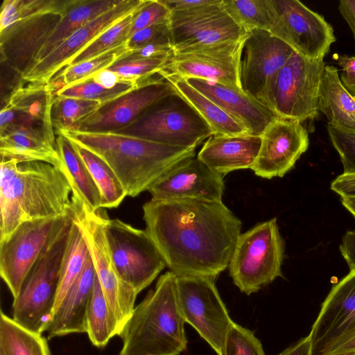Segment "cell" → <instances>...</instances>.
I'll return each mask as SVG.
<instances>
[{"label": "cell", "mask_w": 355, "mask_h": 355, "mask_svg": "<svg viewBox=\"0 0 355 355\" xmlns=\"http://www.w3.org/2000/svg\"><path fill=\"white\" fill-rule=\"evenodd\" d=\"M146 0H123L96 19L74 31L22 76L26 83H49L53 77L105 30L141 8Z\"/></svg>", "instance_id": "d6986e66"}, {"label": "cell", "mask_w": 355, "mask_h": 355, "mask_svg": "<svg viewBox=\"0 0 355 355\" xmlns=\"http://www.w3.org/2000/svg\"><path fill=\"white\" fill-rule=\"evenodd\" d=\"M89 256L88 248L83 235L77 225L72 221L61 264L59 285L53 315L69 288L80 275Z\"/></svg>", "instance_id": "836d02e7"}, {"label": "cell", "mask_w": 355, "mask_h": 355, "mask_svg": "<svg viewBox=\"0 0 355 355\" xmlns=\"http://www.w3.org/2000/svg\"><path fill=\"white\" fill-rule=\"evenodd\" d=\"M141 83L123 81L114 88L109 89L98 85L89 78L80 83L60 89L55 95L94 101L103 104L130 92Z\"/></svg>", "instance_id": "60d3db41"}, {"label": "cell", "mask_w": 355, "mask_h": 355, "mask_svg": "<svg viewBox=\"0 0 355 355\" xmlns=\"http://www.w3.org/2000/svg\"><path fill=\"white\" fill-rule=\"evenodd\" d=\"M331 142L338 152L343 173H355V132L340 130L327 125Z\"/></svg>", "instance_id": "ee69618b"}, {"label": "cell", "mask_w": 355, "mask_h": 355, "mask_svg": "<svg viewBox=\"0 0 355 355\" xmlns=\"http://www.w3.org/2000/svg\"><path fill=\"white\" fill-rule=\"evenodd\" d=\"M177 277L168 271L135 307L119 336V355H179L187 348Z\"/></svg>", "instance_id": "277c9868"}, {"label": "cell", "mask_w": 355, "mask_h": 355, "mask_svg": "<svg viewBox=\"0 0 355 355\" xmlns=\"http://www.w3.org/2000/svg\"><path fill=\"white\" fill-rule=\"evenodd\" d=\"M355 353V330L330 345L322 355H341Z\"/></svg>", "instance_id": "f907efd6"}, {"label": "cell", "mask_w": 355, "mask_h": 355, "mask_svg": "<svg viewBox=\"0 0 355 355\" xmlns=\"http://www.w3.org/2000/svg\"><path fill=\"white\" fill-rule=\"evenodd\" d=\"M89 78L98 85L109 89L114 88L120 83L123 82L115 72L108 69L101 70Z\"/></svg>", "instance_id": "f5cc1de1"}, {"label": "cell", "mask_w": 355, "mask_h": 355, "mask_svg": "<svg viewBox=\"0 0 355 355\" xmlns=\"http://www.w3.org/2000/svg\"><path fill=\"white\" fill-rule=\"evenodd\" d=\"M248 35V32L236 40L173 51L168 64L158 74L214 81L243 92L240 65Z\"/></svg>", "instance_id": "5bb4252c"}, {"label": "cell", "mask_w": 355, "mask_h": 355, "mask_svg": "<svg viewBox=\"0 0 355 355\" xmlns=\"http://www.w3.org/2000/svg\"><path fill=\"white\" fill-rule=\"evenodd\" d=\"M71 197V184L60 168L1 157L0 241L25 222L69 214Z\"/></svg>", "instance_id": "7a4b0ae2"}, {"label": "cell", "mask_w": 355, "mask_h": 355, "mask_svg": "<svg viewBox=\"0 0 355 355\" xmlns=\"http://www.w3.org/2000/svg\"><path fill=\"white\" fill-rule=\"evenodd\" d=\"M261 141L258 135H212L197 157L214 172L225 175L234 171L250 169L258 155Z\"/></svg>", "instance_id": "484cf974"}, {"label": "cell", "mask_w": 355, "mask_h": 355, "mask_svg": "<svg viewBox=\"0 0 355 355\" xmlns=\"http://www.w3.org/2000/svg\"><path fill=\"white\" fill-rule=\"evenodd\" d=\"M57 132L104 160L131 197L148 191L171 168L196 155V147L168 146L116 132Z\"/></svg>", "instance_id": "3957f363"}, {"label": "cell", "mask_w": 355, "mask_h": 355, "mask_svg": "<svg viewBox=\"0 0 355 355\" xmlns=\"http://www.w3.org/2000/svg\"><path fill=\"white\" fill-rule=\"evenodd\" d=\"M170 11L185 10L207 5L212 0H161Z\"/></svg>", "instance_id": "db71d44e"}, {"label": "cell", "mask_w": 355, "mask_h": 355, "mask_svg": "<svg viewBox=\"0 0 355 355\" xmlns=\"http://www.w3.org/2000/svg\"><path fill=\"white\" fill-rule=\"evenodd\" d=\"M101 105L98 101L55 95L51 110L53 128L57 130H70Z\"/></svg>", "instance_id": "74e56055"}, {"label": "cell", "mask_w": 355, "mask_h": 355, "mask_svg": "<svg viewBox=\"0 0 355 355\" xmlns=\"http://www.w3.org/2000/svg\"><path fill=\"white\" fill-rule=\"evenodd\" d=\"M138 10L129 14L105 30L89 46L76 55L67 64L66 67L88 60L109 50L125 44L129 38L134 15Z\"/></svg>", "instance_id": "8d00e7d4"}, {"label": "cell", "mask_w": 355, "mask_h": 355, "mask_svg": "<svg viewBox=\"0 0 355 355\" xmlns=\"http://www.w3.org/2000/svg\"><path fill=\"white\" fill-rule=\"evenodd\" d=\"M339 249L349 270H355V230L346 232Z\"/></svg>", "instance_id": "816d5d0a"}, {"label": "cell", "mask_w": 355, "mask_h": 355, "mask_svg": "<svg viewBox=\"0 0 355 355\" xmlns=\"http://www.w3.org/2000/svg\"><path fill=\"white\" fill-rule=\"evenodd\" d=\"M57 134V147L61 161L60 169L71 184L72 196L85 204L90 210H99L101 209V194L86 165L71 141L62 134Z\"/></svg>", "instance_id": "4dcf8cb0"}, {"label": "cell", "mask_w": 355, "mask_h": 355, "mask_svg": "<svg viewBox=\"0 0 355 355\" xmlns=\"http://www.w3.org/2000/svg\"><path fill=\"white\" fill-rule=\"evenodd\" d=\"M95 279L96 272L89 255L80 275L53 315L46 331L49 339L86 333L87 314Z\"/></svg>", "instance_id": "d4e9b609"}, {"label": "cell", "mask_w": 355, "mask_h": 355, "mask_svg": "<svg viewBox=\"0 0 355 355\" xmlns=\"http://www.w3.org/2000/svg\"><path fill=\"white\" fill-rule=\"evenodd\" d=\"M105 231L120 277L139 294L166 266L163 257L146 230L107 217Z\"/></svg>", "instance_id": "9c48e42d"}, {"label": "cell", "mask_w": 355, "mask_h": 355, "mask_svg": "<svg viewBox=\"0 0 355 355\" xmlns=\"http://www.w3.org/2000/svg\"><path fill=\"white\" fill-rule=\"evenodd\" d=\"M122 1L123 0H68L60 21L41 50L35 64L77 29L118 6Z\"/></svg>", "instance_id": "f546056e"}, {"label": "cell", "mask_w": 355, "mask_h": 355, "mask_svg": "<svg viewBox=\"0 0 355 355\" xmlns=\"http://www.w3.org/2000/svg\"><path fill=\"white\" fill-rule=\"evenodd\" d=\"M168 80L182 96L207 123L213 135L240 136L250 135L246 127L203 94L192 87L184 78L161 75Z\"/></svg>", "instance_id": "83f0119b"}, {"label": "cell", "mask_w": 355, "mask_h": 355, "mask_svg": "<svg viewBox=\"0 0 355 355\" xmlns=\"http://www.w3.org/2000/svg\"><path fill=\"white\" fill-rule=\"evenodd\" d=\"M173 54L146 59L117 60L107 69L115 72L122 81L141 83L163 70Z\"/></svg>", "instance_id": "b9f144b4"}, {"label": "cell", "mask_w": 355, "mask_h": 355, "mask_svg": "<svg viewBox=\"0 0 355 355\" xmlns=\"http://www.w3.org/2000/svg\"><path fill=\"white\" fill-rule=\"evenodd\" d=\"M258 155L250 169L261 178H282L293 168L309 147V134L302 122L278 117L260 135Z\"/></svg>", "instance_id": "ac0fdd59"}, {"label": "cell", "mask_w": 355, "mask_h": 355, "mask_svg": "<svg viewBox=\"0 0 355 355\" xmlns=\"http://www.w3.org/2000/svg\"><path fill=\"white\" fill-rule=\"evenodd\" d=\"M161 40L171 42L169 21L155 24L133 34L126 42L128 50Z\"/></svg>", "instance_id": "bcb514c9"}, {"label": "cell", "mask_w": 355, "mask_h": 355, "mask_svg": "<svg viewBox=\"0 0 355 355\" xmlns=\"http://www.w3.org/2000/svg\"><path fill=\"white\" fill-rule=\"evenodd\" d=\"M72 219L71 207L66 215L25 222L0 241V275L13 299L40 256Z\"/></svg>", "instance_id": "30bf717a"}, {"label": "cell", "mask_w": 355, "mask_h": 355, "mask_svg": "<svg viewBox=\"0 0 355 355\" xmlns=\"http://www.w3.org/2000/svg\"><path fill=\"white\" fill-rule=\"evenodd\" d=\"M173 85L161 76L141 83L130 92L101 104L71 129L82 132H115L132 124L150 107L171 95L177 94Z\"/></svg>", "instance_id": "e0dca14e"}, {"label": "cell", "mask_w": 355, "mask_h": 355, "mask_svg": "<svg viewBox=\"0 0 355 355\" xmlns=\"http://www.w3.org/2000/svg\"><path fill=\"white\" fill-rule=\"evenodd\" d=\"M22 84L9 97L0 112V130L17 126L32 130L57 145L51 119L55 92L50 83Z\"/></svg>", "instance_id": "7402d4cb"}, {"label": "cell", "mask_w": 355, "mask_h": 355, "mask_svg": "<svg viewBox=\"0 0 355 355\" xmlns=\"http://www.w3.org/2000/svg\"><path fill=\"white\" fill-rule=\"evenodd\" d=\"M173 53L172 42L168 40H161L128 50L118 60L146 59Z\"/></svg>", "instance_id": "7dc6e473"}, {"label": "cell", "mask_w": 355, "mask_h": 355, "mask_svg": "<svg viewBox=\"0 0 355 355\" xmlns=\"http://www.w3.org/2000/svg\"><path fill=\"white\" fill-rule=\"evenodd\" d=\"M173 51L239 39L246 34L225 11L223 0L185 10L170 11Z\"/></svg>", "instance_id": "2e32d148"}, {"label": "cell", "mask_w": 355, "mask_h": 355, "mask_svg": "<svg viewBox=\"0 0 355 355\" xmlns=\"http://www.w3.org/2000/svg\"><path fill=\"white\" fill-rule=\"evenodd\" d=\"M67 4L62 9L21 19L0 31L1 61L22 76L29 71L60 21Z\"/></svg>", "instance_id": "ffe728a7"}, {"label": "cell", "mask_w": 355, "mask_h": 355, "mask_svg": "<svg viewBox=\"0 0 355 355\" xmlns=\"http://www.w3.org/2000/svg\"><path fill=\"white\" fill-rule=\"evenodd\" d=\"M71 142L98 189L101 198V208L117 207L128 195L115 173L101 157L89 150Z\"/></svg>", "instance_id": "d6a6232c"}, {"label": "cell", "mask_w": 355, "mask_h": 355, "mask_svg": "<svg viewBox=\"0 0 355 355\" xmlns=\"http://www.w3.org/2000/svg\"><path fill=\"white\" fill-rule=\"evenodd\" d=\"M227 14L246 32L258 29L270 33L273 22L270 0H223Z\"/></svg>", "instance_id": "d590c367"}, {"label": "cell", "mask_w": 355, "mask_h": 355, "mask_svg": "<svg viewBox=\"0 0 355 355\" xmlns=\"http://www.w3.org/2000/svg\"><path fill=\"white\" fill-rule=\"evenodd\" d=\"M0 355H1V354H0Z\"/></svg>", "instance_id": "91938a15"}, {"label": "cell", "mask_w": 355, "mask_h": 355, "mask_svg": "<svg viewBox=\"0 0 355 355\" xmlns=\"http://www.w3.org/2000/svg\"><path fill=\"white\" fill-rule=\"evenodd\" d=\"M170 13L168 8L161 0H146L134 15L129 38L141 29L155 24L168 21Z\"/></svg>", "instance_id": "f6af8a7d"}, {"label": "cell", "mask_w": 355, "mask_h": 355, "mask_svg": "<svg viewBox=\"0 0 355 355\" xmlns=\"http://www.w3.org/2000/svg\"><path fill=\"white\" fill-rule=\"evenodd\" d=\"M86 334L97 347H104L112 337L118 336L116 324L96 275L87 314Z\"/></svg>", "instance_id": "e575fe53"}, {"label": "cell", "mask_w": 355, "mask_h": 355, "mask_svg": "<svg viewBox=\"0 0 355 355\" xmlns=\"http://www.w3.org/2000/svg\"><path fill=\"white\" fill-rule=\"evenodd\" d=\"M277 355H313L309 336L286 348Z\"/></svg>", "instance_id": "9f6ffc18"}, {"label": "cell", "mask_w": 355, "mask_h": 355, "mask_svg": "<svg viewBox=\"0 0 355 355\" xmlns=\"http://www.w3.org/2000/svg\"><path fill=\"white\" fill-rule=\"evenodd\" d=\"M319 111L328 124L340 130L355 132V98L343 85L336 67H324L320 87Z\"/></svg>", "instance_id": "f1b7e54d"}, {"label": "cell", "mask_w": 355, "mask_h": 355, "mask_svg": "<svg viewBox=\"0 0 355 355\" xmlns=\"http://www.w3.org/2000/svg\"><path fill=\"white\" fill-rule=\"evenodd\" d=\"M176 285L185 322L191 325L218 355H222L227 334L234 322L218 292L215 279L181 276L177 277Z\"/></svg>", "instance_id": "8fae6325"}, {"label": "cell", "mask_w": 355, "mask_h": 355, "mask_svg": "<svg viewBox=\"0 0 355 355\" xmlns=\"http://www.w3.org/2000/svg\"><path fill=\"white\" fill-rule=\"evenodd\" d=\"M71 200L73 221L87 244L119 336L133 312L138 294L121 279L114 265L105 231V214L100 209L90 210L73 196Z\"/></svg>", "instance_id": "8992f818"}, {"label": "cell", "mask_w": 355, "mask_h": 355, "mask_svg": "<svg viewBox=\"0 0 355 355\" xmlns=\"http://www.w3.org/2000/svg\"><path fill=\"white\" fill-rule=\"evenodd\" d=\"M116 132L180 147H196L214 135L200 115L177 94L146 110L129 126Z\"/></svg>", "instance_id": "ba28073f"}, {"label": "cell", "mask_w": 355, "mask_h": 355, "mask_svg": "<svg viewBox=\"0 0 355 355\" xmlns=\"http://www.w3.org/2000/svg\"><path fill=\"white\" fill-rule=\"evenodd\" d=\"M284 252L285 242L275 218L241 233L227 267L233 283L248 295L257 293L282 277Z\"/></svg>", "instance_id": "5b68a950"}, {"label": "cell", "mask_w": 355, "mask_h": 355, "mask_svg": "<svg viewBox=\"0 0 355 355\" xmlns=\"http://www.w3.org/2000/svg\"><path fill=\"white\" fill-rule=\"evenodd\" d=\"M336 60L342 69L340 81L347 92L355 98V55H338Z\"/></svg>", "instance_id": "c3c4849f"}, {"label": "cell", "mask_w": 355, "mask_h": 355, "mask_svg": "<svg viewBox=\"0 0 355 355\" xmlns=\"http://www.w3.org/2000/svg\"><path fill=\"white\" fill-rule=\"evenodd\" d=\"M0 153L1 157L43 162L61 167L57 145L24 128L8 126L0 130Z\"/></svg>", "instance_id": "4316f807"}, {"label": "cell", "mask_w": 355, "mask_h": 355, "mask_svg": "<svg viewBox=\"0 0 355 355\" xmlns=\"http://www.w3.org/2000/svg\"><path fill=\"white\" fill-rule=\"evenodd\" d=\"M146 231L177 277L216 278L228 267L242 223L223 202L151 199Z\"/></svg>", "instance_id": "6da1fadb"}, {"label": "cell", "mask_w": 355, "mask_h": 355, "mask_svg": "<svg viewBox=\"0 0 355 355\" xmlns=\"http://www.w3.org/2000/svg\"><path fill=\"white\" fill-rule=\"evenodd\" d=\"M127 51L125 43L92 59L64 68L60 75L62 87L80 83L93 74L107 69Z\"/></svg>", "instance_id": "ab89813d"}, {"label": "cell", "mask_w": 355, "mask_h": 355, "mask_svg": "<svg viewBox=\"0 0 355 355\" xmlns=\"http://www.w3.org/2000/svg\"><path fill=\"white\" fill-rule=\"evenodd\" d=\"M323 58L310 59L294 51L279 71L273 94L274 112L303 122L318 115Z\"/></svg>", "instance_id": "7c38bea8"}, {"label": "cell", "mask_w": 355, "mask_h": 355, "mask_svg": "<svg viewBox=\"0 0 355 355\" xmlns=\"http://www.w3.org/2000/svg\"><path fill=\"white\" fill-rule=\"evenodd\" d=\"M355 330V270L332 287L308 335L313 355Z\"/></svg>", "instance_id": "603a6c76"}, {"label": "cell", "mask_w": 355, "mask_h": 355, "mask_svg": "<svg viewBox=\"0 0 355 355\" xmlns=\"http://www.w3.org/2000/svg\"><path fill=\"white\" fill-rule=\"evenodd\" d=\"M222 355H266L254 332L235 322L226 336Z\"/></svg>", "instance_id": "7bdbcfd3"}, {"label": "cell", "mask_w": 355, "mask_h": 355, "mask_svg": "<svg viewBox=\"0 0 355 355\" xmlns=\"http://www.w3.org/2000/svg\"><path fill=\"white\" fill-rule=\"evenodd\" d=\"M270 1L273 22L270 33L304 57L324 58L336 40L324 18L297 0Z\"/></svg>", "instance_id": "9a60e30c"}, {"label": "cell", "mask_w": 355, "mask_h": 355, "mask_svg": "<svg viewBox=\"0 0 355 355\" xmlns=\"http://www.w3.org/2000/svg\"><path fill=\"white\" fill-rule=\"evenodd\" d=\"M340 202L344 207L355 217V197H340Z\"/></svg>", "instance_id": "6f0895ef"}, {"label": "cell", "mask_w": 355, "mask_h": 355, "mask_svg": "<svg viewBox=\"0 0 355 355\" xmlns=\"http://www.w3.org/2000/svg\"><path fill=\"white\" fill-rule=\"evenodd\" d=\"M330 188L340 197H355V173H343L331 182Z\"/></svg>", "instance_id": "681fc988"}, {"label": "cell", "mask_w": 355, "mask_h": 355, "mask_svg": "<svg viewBox=\"0 0 355 355\" xmlns=\"http://www.w3.org/2000/svg\"><path fill=\"white\" fill-rule=\"evenodd\" d=\"M341 355H355V353L347 354H341Z\"/></svg>", "instance_id": "680465c9"}, {"label": "cell", "mask_w": 355, "mask_h": 355, "mask_svg": "<svg viewBox=\"0 0 355 355\" xmlns=\"http://www.w3.org/2000/svg\"><path fill=\"white\" fill-rule=\"evenodd\" d=\"M73 219L54 238L26 276L13 299L12 319L31 331L42 334L51 320L60 268Z\"/></svg>", "instance_id": "52a82bcc"}, {"label": "cell", "mask_w": 355, "mask_h": 355, "mask_svg": "<svg viewBox=\"0 0 355 355\" xmlns=\"http://www.w3.org/2000/svg\"><path fill=\"white\" fill-rule=\"evenodd\" d=\"M338 10L349 26L355 40V0H340Z\"/></svg>", "instance_id": "11a10c76"}, {"label": "cell", "mask_w": 355, "mask_h": 355, "mask_svg": "<svg viewBox=\"0 0 355 355\" xmlns=\"http://www.w3.org/2000/svg\"><path fill=\"white\" fill-rule=\"evenodd\" d=\"M225 189L223 175L198 159L187 158L171 168L148 189L151 199L196 200L222 202Z\"/></svg>", "instance_id": "44dd1931"}, {"label": "cell", "mask_w": 355, "mask_h": 355, "mask_svg": "<svg viewBox=\"0 0 355 355\" xmlns=\"http://www.w3.org/2000/svg\"><path fill=\"white\" fill-rule=\"evenodd\" d=\"M0 354L51 355L46 338L21 327L2 310L0 313Z\"/></svg>", "instance_id": "1f68e13d"}, {"label": "cell", "mask_w": 355, "mask_h": 355, "mask_svg": "<svg viewBox=\"0 0 355 355\" xmlns=\"http://www.w3.org/2000/svg\"><path fill=\"white\" fill-rule=\"evenodd\" d=\"M293 52L289 45L268 31H249L240 65L243 92L274 112L273 94L277 78Z\"/></svg>", "instance_id": "4fadbf2b"}, {"label": "cell", "mask_w": 355, "mask_h": 355, "mask_svg": "<svg viewBox=\"0 0 355 355\" xmlns=\"http://www.w3.org/2000/svg\"><path fill=\"white\" fill-rule=\"evenodd\" d=\"M187 81L231 116L241 121L249 134L260 136L279 116L244 92L219 83L189 78Z\"/></svg>", "instance_id": "cb8c5ba5"}, {"label": "cell", "mask_w": 355, "mask_h": 355, "mask_svg": "<svg viewBox=\"0 0 355 355\" xmlns=\"http://www.w3.org/2000/svg\"><path fill=\"white\" fill-rule=\"evenodd\" d=\"M67 3V0H4L1 7L0 31L21 19L62 9Z\"/></svg>", "instance_id": "f35d334b"}]
</instances>
